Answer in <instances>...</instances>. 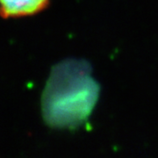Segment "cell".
<instances>
[{
  "instance_id": "cell-1",
  "label": "cell",
  "mask_w": 158,
  "mask_h": 158,
  "mask_svg": "<svg viewBox=\"0 0 158 158\" xmlns=\"http://www.w3.org/2000/svg\"><path fill=\"white\" fill-rule=\"evenodd\" d=\"M50 0H0V17L3 19L33 16L45 10Z\"/></svg>"
}]
</instances>
